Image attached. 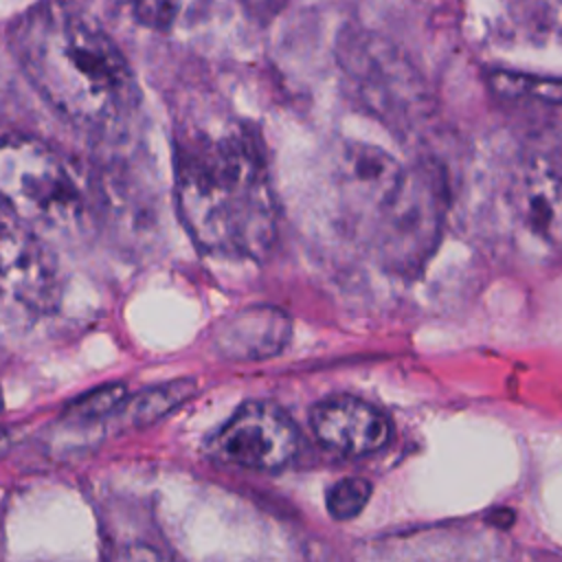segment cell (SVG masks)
I'll use <instances>...</instances> for the list:
<instances>
[{"mask_svg": "<svg viewBox=\"0 0 562 562\" xmlns=\"http://www.w3.org/2000/svg\"><path fill=\"white\" fill-rule=\"evenodd\" d=\"M176 206L200 250L259 259L277 237V200L257 136L228 125L193 132L176 149Z\"/></svg>", "mask_w": 562, "mask_h": 562, "instance_id": "1", "label": "cell"}, {"mask_svg": "<svg viewBox=\"0 0 562 562\" xmlns=\"http://www.w3.org/2000/svg\"><path fill=\"white\" fill-rule=\"evenodd\" d=\"M11 42L35 90L72 123L105 127L136 105L125 55L83 13L35 7L18 20Z\"/></svg>", "mask_w": 562, "mask_h": 562, "instance_id": "2", "label": "cell"}, {"mask_svg": "<svg viewBox=\"0 0 562 562\" xmlns=\"http://www.w3.org/2000/svg\"><path fill=\"white\" fill-rule=\"evenodd\" d=\"M334 189L347 228L384 268L406 272L430 255L441 191L428 171L380 147L347 143L334 160Z\"/></svg>", "mask_w": 562, "mask_h": 562, "instance_id": "3", "label": "cell"}, {"mask_svg": "<svg viewBox=\"0 0 562 562\" xmlns=\"http://www.w3.org/2000/svg\"><path fill=\"white\" fill-rule=\"evenodd\" d=\"M0 202L31 231H72L86 213V193L70 162L40 138H0Z\"/></svg>", "mask_w": 562, "mask_h": 562, "instance_id": "4", "label": "cell"}, {"mask_svg": "<svg viewBox=\"0 0 562 562\" xmlns=\"http://www.w3.org/2000/svg\"><path fill=\"white\" fill-rule=\"evenodd\" d=\"M296 448V426L272 402H248L239 406L209 441L215 459L263 472L288 465Z\"/></svg>", "mask_w": 562, "mask_h": 562, "instance_id": "5", "label": "cell"}, {"mask_svg": "<svg viewBox=\"0 0 562 562\" xmlns=\"http://www.w3.org/2000/svg\"><path fill=\"white\" fill-rule=\"evenodd\" d=\"M61 283L53 252L18 220H0V299L44 314L59 301Z\"/></svg>", "mask_w": 562, "mask_h": 562, "instance_id": "6", "label": "cell"}, {"mask_svg": "<svg viewBox=\"0 0 562 562\" xmlns=\"http://www.w3.org/2000/svg\"><path fill=\"white\" fill-rule=\"evenodd\" d=\"M316 439L342 457H364L386 446L389 417L373 404L353 395H334L318 402L310 415Z\"/></svg>", "mask_w": 562, "mask_h": 562, "instance_id": "7", "label": "cell"}, {"mask_svg": "<svg viewBox=\"0 0 562 562\" xmlns=\"http://www.w3.org/2000/svg\"><path fill=\"white\" fill-rule=\"evenodd\" d=\"M290 336L285 314L274 307H250L224 321L213 345L228 360H263L279 353Z\"/></svg>", "mask_w": 562, "mask_h": 562, "instance_id": "8", "label": "cell"}, {"mask_svg": "<svg viewBox=\"0 0 562 562\" xmlns=\"http://www.w3.org/2000/svg\"><path fill=\"white\" fill-rule=\"evenodd\" d=\"M514 213L522 231L544 246L562 244V180L547 171L533 169L518 182Z\"/></svg>", "mask_w": 562, "mask_h": 562, "instance_id": "9", "label": "cell"}, {"mask_svg": "<svg viewBox=\"0 0 562 562\" xmlns=\"http://www.w3.org/2000/svg\"><path fill=\"white\" fill-rule=\"evenodd\" d=\"M193 393H195V382L189 378L154 384L138 393L127 395L114 419L119 422L121 428L149 426V424L162 419L165 415H169Z\"/></svg>", "mask_w": 562, "mask_h": 562, "instance_id": "10", "label": "cell"}, {"mask_svg": "<svg viewBox=\"0 0 562 562\" xmlns=\"http://www.w3.org/2000/svg\"><path fill=\"white\" fill-rule=\"evenodd\" d=\"M125 384H103L97 386L66 406V415L75 422H99V419H114L119 408L127 397Z\"/></svg>", "mask_w": 562, "mask_h": 562, "instance_id": "11", "label": "cell"}, {"mask_svg": "<svg viewBox=\"0 0 562 562\" xmlns=\"http://www.w3.org/2000/svg\"><path fill=\"white\" fill-rule=\"evenodd\" d=\"M371 496V483L360 476H347L336 481L325 496L327 512L336 520H349L358 516Z\"/></svg>", "mask_w": 562, "mask_h": 562, "instance_id": "12", "label": "cell"}, {"mask_svg": "<svg viewBox=\"0 0 562 562\" xmlns=\"http://www.w3.org/2000/svg\"><path fill=\"white\" fill-rule=\"evenodd\" d=\"M492 83L496 86L498 92H505V94L538 99V101H547V103H562V81L560 79L549 81V79H540V77L496 72L492 77Z\"/></svg>", "mask_w": 562, "mask_h": 562, "instance_id": "13", "label": "cell"}, {"mask_svg": "<svg viewBox=\"0 0 562 562\" xmlns=\"http://www.w3.org/2000/svg\"><path fill=\"white\" fill-rule=\"evenodd\" d=\"M184 0H127L134 20L154 31H167L182 13Z\"/></svg>", "mask_w": 562, "mask_h": 562, "instance_id": "14", "label": "cell"}, {"mask_svg": "<svg viewBox=\"0 0 562 562\" xmlns=\"http://www.w3.org/2000/svg\"><path fill=\"white\" fill-rule=\"evenodd\" d=\"M516 7L531 24L562 33V0H516Z\"/></svg>", "mask_w": 562, "mask_h": 562, "instance_id": "15", "label": "cell"}, {"mask_svg": "<svg viewBox=\"0 0 562 562\" xmlns=\"http://www.w3.org/2000/svg\"><path fill=\"white\" fill-rule=\"evenodd\" d=\"M110 562H167V560L147 544H130L116 551Z\"/></svg>", "mask_w": 562, "mask_h": 562, "instance_id": "16", "label": "cell"}, {"mask_svg": "<svg viewBox=\"0 0 562 562\" xmlns=\"http://www.w3.org/2000/svg\"><path fill=\"white\" fill-rule=\"evenodd\" d=\"M0 408H2V393H0Z\"/></svg>", "mask_w": 562, "mask_h": 562, "instance_id": "17", "label": "cell"}, {"mask_svg": "<svg viewBox=\"0 0 562 562\" xmlns=\"http://www.w3.org/2000/svg\"><path fill=\"white\" fill-rule=\"evenodd\" d=\"M0 305H2V299H0Z\"/></svg>", "mask_w": 562, "mask_h": 562, "instance_id": "18", "label": "cell"}]
</instances>
